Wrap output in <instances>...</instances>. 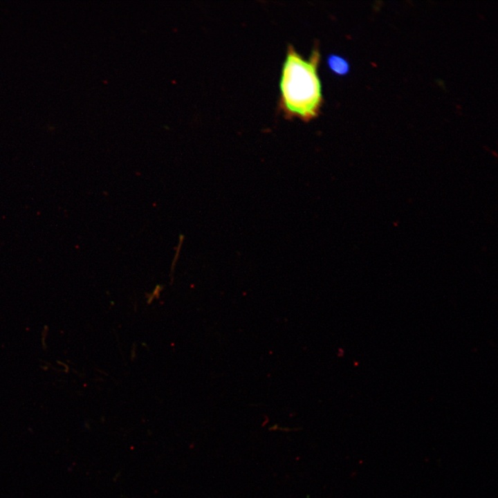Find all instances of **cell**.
Instances as JSON below:
<instances>
[{
	"label": "cell",
	"mask_w": 498,
	"mask_h": 498,
	"mask_svg": "<svg viewBox=\"0 0 498 498\" xmlns=\"http://www.w3.org/2000/svg\"><path fill=\"white\" fill-rule=\"evenodd\" d=\"M320 53L316 44L307 59L288 45L279 80V107L287 119L308 122L320 114L323 103L318 75Z\"/></svg>",
	"instance_id": "obj_1"
},
{
	"label": "cell",
	"mask_w": 498,
	"mask_h": 498,
	"mask_svg": "<svg viewBox=\"0 0 498 498\" xmlns=\"http://www.w3.org/2000/svg\"><path fill=\"white\" fill-rule=\"evenodd\" d=\"M326 64L329 70L336 75L344 76L350 72L349 61L337 54L329 55L326 59Z\"/></svg>",
	"instance_id": "obj_2"
}]
</instances>
